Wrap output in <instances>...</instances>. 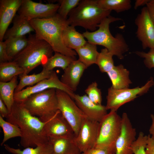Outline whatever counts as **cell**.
I'll list each match as a JSON object with an SVG mask.
<instances>
[{
	"label": "cell",
	"mask_w": 154,
	"mask_h": 154,
	"mask_svg": "<svg viewBox=\"0 0 154 154\" xmlns=\"http://www.w3.org/2000/svg\"><path fill=\"white\" fill-rule=\"evenodd\" d=\"M6 121L20 129V143L24 148L35 147L48 142L43 132L45 122L31 115L21 103L15 102Z\"/></svg>",
	"instance_id": "1"
},
{
	"label": "cell",
	"mask_w": 154,
	"mask_h": 154,
	"mask_svg": "<svg viewBox=\"0 0 154 154\" xmlns=\"http://www.w3.org/2000/svg\"><path fill=\"white\" fill-rule=\"evenodd\" d=\"M37 37L47 42L54 52L76 58V51L67 48L64 43L62 34L69 24L67 19L57 13L49 18L32 19L29 21Z\"/></svg>",
	"instance_id": "2"
},
{
	"label": "cell",
	"mask_w": 154,
	"mask_h": 154,
	"mask_svg": "<svg viewBox=\"0 0 154 154\" xmlns=\"http://www.w3.org/2000/svg\"><path fill=\"white\" fill-rule=\"evenodd\" d=\"M121 20L110 15L101 22L97 30L93 32L86 31L82 34L88 42L102 46L114 56H117L118 59H123L124 54L129 49L128 45L122 34L118 33L114 37L109 29L111 23Z\"/></svg>",
	"instance_id": "3"
},
{
	"label": "cell",
	"mask_w": 154,
	"mask_h": 154,
	"mask_svg": "<svg viewBox=\"0 0 154 154\" xmlns=\"http://www.w3.org/2000/svg\"><path fill=\"white\" fill-rule=\"evenodd\" d=\"M27 38V45L12 60L22 68L23 74H26L45 63L54 52L47 42L38 38L35 34H30Z\"/></svg>",
	"instance_id": "4"
},
{
	"label": "cell",
	"mask_w": 154,
	"mask_h": 154,
	"mask_svg": "<svg viewBox=\"0 0 154 154\" xmlns=\"http://www.w3.org/2000/svg\"><path fill=\"white\" fill-rule=\"evenodd\" d=\"M111 12L100 7L97 0H82L70 13L67 21L69 25L93 32Z\"/></svg>",
	"instance_id": "5"
},
{
	"label": "cell",
	"mask_w": 154,
	"mask_h": 154,
	"mask_svg": "<svg viewBox=\"0 0 154 154\" xmlns=\"http://www.w3.org/2000/svg\"><path fill=\"white\" fill-rule=\"evenodd\" d=\"M56 89H48L31 95L20 103L31 115L46 122L59 110Z\"/></svg>",
	"instance_id": "6"
},
{
	"label": "cell",
	"mask_w": 154,
	"mask_h": 154,
	"mask_svg": "<svg viewBox=\"0 0 154 154\" xmlns=\"http://www.w3.org/2000/svg\"><path fill=\"white\" fill-rule=\"evenodd\" d=\"M121 117L116 112L110 111L99 122L97 141L94 147L116 149L121 130Z\"/></svg>",
	"instance_id": "7"
},
{
	"label": "cell",
	"mask_w": 154,
	"mask_h": 154,
	"mask_svg": "<svg viewBox=\"0 0 154 154\" xmlns=\"http://www.w3.org/2000/svg\"><path fill=\"white\" fill-rule=\"evenodd\" d=\"M154 85V79L151 78L141 87L117 89L111 86L108 89L106 96V106L107 110L117 112L121 106L147 93Z\"/></svg>",
	"instance_id": "8"
},
{
	"label": "cell",
	"mask_w": 154,
	"mask_h": 154,
	"mask_svg": "<svg viewBox=\"0 0 154 154\" xmlns=\"http://www.w3.org/2000/svg\"><path fill=\"white\" fill-rule=\"evenodd\" d=\"M56 90L58 110L72 127L74 136H76L82 121L87 117L67 93L60 90Z\"/></svg>",
	"instance_id": "9"
},
{
	"label": "cell",
	"mask_w": 154,
	"mask_h": 154,
	"mask_svg": "<svg viewBox=\"0 0 154 154\" xmlns=\"http://www.w3.org/2000/svg\"><path fill=\"white\" fill-rule=\"evenodd\" d=\"M52 88L64 91L73 100L75 94L74 92L61 82L56 72L53 70L49 78L44 79L34 86L27 87L19 92L15 93V102H21L31 95Z\"/></svg>",
	"instance_id": "10"
},
{
	"label": "cell",
	"mask_w": 154,
	"mask_h": 154,
	"mask_svg": "<svg viewBox=\"0 0 154 154\" xmlns=\"http://www.w3.org/2000/svg\"><path fill=\"white\" fill-rule=\"evenodd\" d=\"M59 3L44 4L31 0H23L18 12V15L29 21L35 19L52 17L57 13Z\"/></svg>",
	"instance_id": "11"
},
{
	"label": "cell",
	"mask_w": 154,
	"mask_h": 154,
	"mask_svg": "<svg viewBox=\"0 0 154 154\" xmlns=\"http://www.w3.org/2000/svg\"><path fill=\"white\" fill-rule=\"evenodd\" d=\"M135 22L137 27L136 35L143 48H154V24L146 7L141 9Z\"/></svg>",
	"instance_id": "12"
},
{
	"label": "cell",
	"mask_w": 154,
	"mask_h": 154,
	"mask_svg": "<svg viewBox=\"0 0 154 154\" xmlns=\"http://www.w3.org/2000/svg\"><path fill=\"white\" fill-rule=\"evenodd\" d=\"M99 122L85 118L74 141L81 153L94 147L97 141Z\"/></svg>",
	"instance_id": "13"
},
{
	"label": "cell",
	"mask_w": 154,
	"mask_h": 154,
	"mask_svg": "<svg viewBox=\"0 0 154 154\" xmlns=\"http://www.w3.org/2000/svg\"><path fill=\"white\" fill-rule=\"evenodd\" d=\"M121 117V130L116 143V154H133L131 147L136 139V129L126 113H123Z\"/></svg>",
	"instance_id": "14"
},
{
	"label": "cell",
	"mask_w": 154,
	"mask_h": 154,
	"mask_svg": "<svg viewBox=\"0 0 154 154\" xmlns=\"http://www.w3.org/2000/svg\"><path fill=\"white\" fill-rule=\"evenodd\" d=\"M43 132L48 137L74 135L72 129L59 110L53 116L45 122Z\"/></svg>",
	"instance_id": "15"
},
{
	"label": "cell",
	"mask_w": 154,
	"mask_h": 154,
	"mask_svg": "<svg viewBox=\"0 0 154 154\" xmlns=\"http://www.w3.org/2000/svg\"><path fill=\"white\" fill-rule=\"evenodd\" d=\"M73 100L87 118L99 122L108 113L106 106L92 102L86 94H75Z\"/></svg>",
	"instance_id": "16"
},
{
	"label": "cell",
	"mask_w": 154,
	"mask_h": 154,
	"mask_svg": "<svg viewBox=\"0 0 154 154\" xmlns=\"http://www.w3.org/2000/svg\"><path fill=\"white\" fill-rule=\"evenodd\" d=\"M23 0H0V41H3L8 27L16 15Z\"/></svg>",
	"instance_id": "17"
},
{
	"label": "cell",
	"mask_w": 154,
	"mask_h": 154,
	"mask_svg": "<svg viewBox=\"0 0 154 154\" xmlns=\"http://www.w3.org/2000/svg\"><path fill=\"white\" fill-rule=\"evenodd\" d=\"M87 68L79 60H74L64 70L60 79L64 85L74 92L77 90L80 79Z\"/></svg>",
	"instance_id": "18"
},
{
	"label": "cell",
	"mask_w": 154,
	"mask_h": 154,
	"mask_svg": "<svg viewBox=\"0 0 154 154\" xmlns=\"http://www.w3.org/2000/svg\"><path fill=\"white\" fill-rule=\"evenodd\" d=\"M74 136L48 137L52 147L53 154H80L74 141Z\"/></svg>",
	"instance_id": "19"
},
{
	"label": "cell",
	"mask_w": 154,
	"mask_h": 154,
	"mask_svg": "<svg viewBox=\"0 0 154 154\" xmlns=\"http://www.w3.org/2000/svg\"><path fill=\"white\" fill-rule=\"evenodd\" d=\"M112 83V87L119 89L129 88L132 82L129 78V72L120 64L114 66L107 73Z\"/></svg>",
	"instance_id": "20"
},
{
	"label": "cell",
	"mask_w": 154,
	"mask_h": 154,
	"mask_svg": "<svg viewBox=\"0 0 154 154\" xmlns=\"http://www.w3.org/2000/svg\"><path fill=\"white\" fill-rule=\"evenodd\" d=\"M12 22V27L5 34L3 38L5 40L11 38L25 36L35 31L29 22L19 15H15Z\"/></svg>",
	"instance_id": "21"
},
{
	"label": "cell",
	"mask_w": 154,
	"mask_h": 154,
	"mask_svg": "<svg viewBox=\"0 0 154 154\" xmlns=\"http://www.w3.org/2000/svg\"><path fill=\"white\" fill-rule=\"evenodd\" d=\"M82 34L76 31L75 27L67 26L63 31L62 38L64 44L68 48L76 49L84 45L87 41Z\"/></svg>",
	"instance_id": "22"
},
{
	"label": "cell",
	"mask_w": 154,
	"mask_h": 154,
	"mask_svg": "<svg viewBox=\"0 0 154 154\" xmlns=\"http://www.w3.org/2000/svg\"><path fill=\"white\" fill-rule=\"evenodd\" d=\"M96 45L87 41L83 46L75 50L78 56V60L87 68L96 64L99 53Z\"/></svg>",
	"instance_id": "23"
},
{
	"label": "cell",
	"mask_w": 154,
	"mask_h": 154,
	"mask_svg": "<svg viewBox=\"0 0 154 154\" xmlns=\"http://www.w3.org/2000/svg\"><path fill=\"white\" fill-rule=\"evenodd\" d=\"M18 84V76L8 82H0V98L7 107L9 114L15 102V92Z\"/></svg>",
	"instance_id": "24"
},
{
	"label": "cell",
	"mask_w": 154,
	"mask_h": 154,
	"mask_svg": "<svg viewBox=\"0 0 154 154\" xmlns=\"http://www.w3.org/2000/svg\"><path fill=\"white\" fill-rule=\"evenodd\" d=\"M52 71H49L42 70L38 74L31 75L23 74L20 75L19 76L20 81L15 89V93L21 91L26 86H32L44 79L49 78Z\"/></svg>",
	"instance_id": "25"
},
{
	"label": "cell",
	"mask_w": 154,
	"mask_h": 154,
	"mask_svg": "<svg viewBox=\"0 0 154 154\" xmlns=\"http://www.w3.org/2000/svg\"><path fill=\"white\" fill-rule=\"evenodd\" d=\"M76 58L60 53L54 52L45 63L42 65L43 70L50 71L56 68H60L64 70Z\"/></svg>",
	"instance_id": "26"
},
{
	"label": "cell",
	"mask_w": 154,
	"mask_h": 154,
	"mask_svg": "<svg viewBox=\"0 0 154 154\" xmlns=\"http://www.w3.org/2000/svg\"><path fill=\"white\" fill-rule=\"evenodd\" d=\"M23 69L12 61L0 63V82H7L24 73Z\"/></svg>",
	"instance_id": "27"
},
{
	"label": "cell",
	"mask_w": 154,
	"mask_h": 154,
	"mask_svg": "<svg viewBox=\"0 0 154 154\" xmlns=\"http://www.w3.org/2000/svg\"><path fill=\"white\" fill-rule=\"evenodd\" d=\"M8 56L12 61L26 46L28 38L25 36L11 38L5 40Z\"/></svg>",
	"instance_id": "28"
},
{
	"label": "cell",
	"mask_w": 154,
	"mask_h": 154,
	"mask_svg": "<svg viewBox=\"0 0 154 154\" xmlns=\"http://www.w3.org/2000/svg\"><path fill=\"white\" fill-rule=\"evenodd\" d=\"M3 146L7 151L12 154H53L52 147L49 142L35 147L24 148L23 150L12 147L5 144Z\"/></svg>",
	"instance_id": "29"
},
{
	"label": "cell",
	"mask_w": 154,
	"mask_h": 154,
	"mask_svg": "<svg viewBox=\"0 0 154 154\" xmlns=\"http://www.w3.org/2000/svg\"><path fill=\"white\" fill-rule=\"evenodd\" d=\"M99 6L107 10L120 13L128 11L131 8L130 0H97Z\"/></svg>",
	"instance_id": "30"
},
{
	"label": "cell",
	"mask_w": 154,
	"mask_h": 154,
	"mask_svg": "<svg viewBox=\"0 0 154 154\" xmlns=\"http://www.w3.org/2000/svg\"><path fill=\"white\" fill-rule=\"evenodd\" d=\"M113 55L106 48L102 49L98 56L96 64L102 73H107L114 66Z\"/></svg>",
	"instance_id": "31"
},
{
	"label": "cell",
	"mask_w": 154,
	"mask_h": 154,
	"mask_svg": "<svg viewBox=\"0 0 154 154\" xmlns=\"http://www.w3.org/2000/svg\"><path fill=\"white\" fill-rule=\"evenodd\" d=\"M0 126L2 128L3 133V137L1 145L9 139L15 137L21 136V131L17 126L5 120L0 115Z\"/></svg>",
	"instance_id": "32"
},
{
	"label": "cell",
	"mask_w": 154,
	"mask_h": 154,
	"mask_svg": "<svg viewBox=\"0 0 154 154\" xmlns=\"http://www.w3.org/2000/svg\"><path fill=\"white\" fill-rule=\"evenodd\" d=\"M80 0H60L57 13L64 19H67L70 12L79 3Z\"/></svg>",
	"instance_id": "33"
},
{
	"label": "cell",
	"mask_w": 154,
	"mask_h": 154,
	"mask_svg": "<svg viewBox=\"0 0 154 154\" xmlns=\"http://www.w3.org/2000/svg\"><path fill=\"white\" fill-rule=\"evenodd\" d=\"M89 99L94 103L98 105H102V98L101 90L98 87L95 81L90 84L85 90Z\"/></svg>",
	"instance_id": "34"
},
{
	"label": "cell",
	"mask_w": 154,
	"mask_h": 154,
	"mask_svg": "<svg viewBox=\"0 0 154 154\" xmlns=\"http://www.w3.org/2000/svg\"><path fill=\"white\" fill-rule=\"evenodd\" d=\"M147 138L148 136L145 135L142 132H139L131 146L133 154H146L145 148Z\"/></svg>",
	"instance_id": "35"
},
{
	"label": "cell",
	"mask_w": 154,
	"mask_h": 154,
	"mask_svg": "<svg viewBox=\"0 0 154 154\" xmlns=\"http://www.w3.org/2000/svg\"><path fill=\"white\" fill-rule=\"evenodd\" d=\"M116 153L115 148L94 147L82 154H116Z\"/></svg>",
	"instance_id": "36"
},
{
	"label": "cell",
	"mask_w": 154,
	"mask_h": 154,
	"mask_svg": "<svg viewBox=\"0 0 154 154\" xmlns=\"http://www.w3.org/2000/svg\"><path fill=\"white\" fill-rule=\"evenodd\" d=\"M11 61L7 54L6 41H0V63Z\"/></svg>",
	"instance_id": "37"
},
{
	"label": "cell",
	"mask_w": 154,
	"mask_h": 154,
	"mask_svg": "<svg viewBox=\"0 0 154 154\" xmlns=\"http://www.w3.org/2000/svg\"><path fill=\"white\" fill-rule=\"evenodd\" d=\"M145 66L147 68H154V49L151 51L147 54L145 60Z\"/></svg>",
	"instance_id": "38"
},
{
	"label": "cell",
	"mask_w": 154,
	"mask_h": 154,
	"mask_svg": "<svg viewBox=\"0 0 154 154\" xmlns=\"http://www.w3.org/2000/svg\"><path fill=\"white\" fill-rule=\"evenodd\" d=\"M145 152L146 154H154V139L150 135H148Z\"/></svg>",
	"instance_id": "39"
},
{
	"label": "cell",
	"mask_w": 154,
	"mask_h": 154,
	"mask_svg": "<svg viewBox=\"0 0 154 154\" xmlns=\"http://www.w3.org/2000/svg\"><path fill=\"white\" fill-rule=\"evenodd\" d=\"M0 115L3 118H6L8 117L9 112L6 106L0 98Z\"/></svg>",
	"instance_id": "40"
},
{
	"label": "cell",
	"mask_w": 154,
	"mask_h": 154,
	"mask_svg": "<svg viewBox=\"0 0 154 154\" xmlns=\"http://www.w3.org/2000/svg\"><path fill=\"white\" fill-rule=\"evenodd\" d=\"M146 6L150 17L154 24V0H150Z\"/></svg>",
	"instance_id": "41"
},
{
	"label": "cell",
	"mask_w": 154,
	"mask_h": 154,
	"mask_svg": "<svg viewBox=\"0 0 154 154\" xmlns=\"http://www.w3.org/2000/svg\"><path fill=\"white\" fill-rule=\"evenodd\" d=\"M150 0H136L134 6V9H137L139 7L146 5Z\"/></svg>",
	"instance_id": "42"
},
{
	"label": "cell",
	"mask_w": 154,
	"mask_h": 154,
	"mask_svg": "<svg viewBox=\"0 0 154 154\" xmlns=\"http://www.w3.org/2000/svg\"><path fill=\"white\" fill-rule=\"evenodd\" d=\"M151 117L152 119V122L149 129V132L151 135V137L154 139V115L153 114H151Z\"/></svg>",
	"instance_id": "43"
}]
</instances>
